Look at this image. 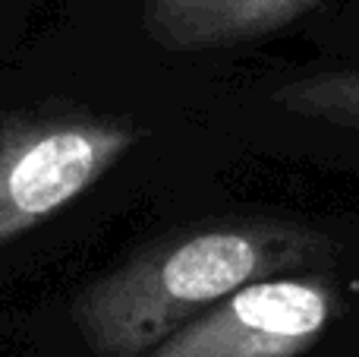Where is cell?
Wrapping results in <instances>:
<instances>
[{"mask_svg":"<svg viewBox=\"0 0 359 357\" xmlns=\"http://www.w3.org/2000/svg\"><path fill=\"white\" fill-rule=\"evenodd\" d=\"M322 0H145L142 25L168 51H215L271 35Z\"/></svg>","mask_w":359,"mask_h":357,"instance_id":"4","label":"cell"},{"mask_svg":"<svg viewBox=\"0 0 359 357\" xmlns=\"http://www.w3.org/2000/svg\"><path fill=\"white\" fill-rule=\"evenodd\" d=\"M274 101L290 114L359 126V70L316 73L293 79L274 92Z\"/></svg>","mask_w":359,"mask_h":357,"instance_id":"5","label":"cell"},{"mask_svg":"<svg viewBox=\"0 0 359 357\" xmlns=\"http://www.w3.org/2000/svg\"><path fill=\"white\" fill-rule=\"evenodd\" d=\"M309 238L278 225H224L170 238L82 291L73 316L95 357H142L221 304L309 257Z\"/></svg>","mask_w":359,"mask_h":357,"instance_id":"1","label":"cell"},{"mask_svg":"<svg viewBox=\"0 0 359 357\" xmlns=\"http://www.w3.org/2000/svg\"><path fill=\"white\" fill-rule=\"evenodd\" d=\"M107 117H35L0 126V247L79 200L136 143Z\"/></svg>","mask_w":359,"mask_h":357,"instance_id":"2","label":"cell"},{"mask_svg":"<svg viewBox=\"0 0 359 357\" xmlns=\"http://www.w3.org/2000/svg\"><path fill=\"white\" fill-rule=\"evenodd\" d=\"M337 313L341 297L328 282L262 278L224 297L149 357H299Z\"/></svg>","mask_w":359,"mask_h":357,"instance_id":"3","label":"cell"}]
</instances>
